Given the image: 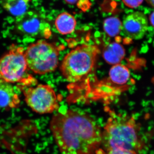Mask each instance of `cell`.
I'll return each instance as SVG.
<instances>
[{
	"label": "cell",
	"mask_w": 154,
	"mask_h": 154,
	"mask_svg": "<svg viewBox=\"0 0 154 154\" xmlns=\"http://www.w3.org/2000/svg\"><path fill=\"white\" fill-rule=\"evenodd\" d=\"M122 29V22L118 17H108L103 22V29L110 37H115L120 33Z\"/></svg>",
	"instance_id": "cell-14"
},
{
	"label": "cell",
	"mask_w": 154,
	"mask_h": 154,
	"mask_svg": "<svg viewBox=\"0 0 154 154\" xmlns=\"http://www.w3.org/2000/svg\"><path fill=\"white\" fill-rule=\"evenodd\" d=\"M149 20L151 24L152 25L153 27H154V11L150 16Z\"/></svg>",
	"instance_id": "cell-17"
},
{
	"label": "cell",
	"mask_w": 154,
	"mask_h": 154,
	"mask_svg": "<svg viewBox=\"0 0 154 154\" xmlns=\"http://www.w3.org/2000/svg\"><path fill=\"white\" fill-rule=\"evenodd\" d=\"M26 104L34 112L40 114L56 111L58 100L53 88L47 85L28 87L23 91Z\"/></svg>",
	"instance_id": "cell-6"
},
{
	"label": "cell",
	"mask_w": 154,
	"mask_h": 154,
	"mask_svg": "<svg viewBox=\"0 0 154 154\" xmlns=\"http://www.w3.org/2000/svg\"><path fill=\"white\" fill-rule=\"evenodd\" d=\"M125 54L124 48L116 42L107 45L103 49V57L105 61L113 66L120 63Z\"/></svg>",
	"instance_id": "cell-10"
},
{
	"label": "cell",
	"mask_w": 154,
	"mask_h": 154,
	"mask_svg": "<svg viewBox=\"0 0 154 154\" xmlns=\"http://www.w3.org/2000/svg\"><path fill=\"white\" fill-rule=\"evenodd\" d=\"M65 2L70 5H74L76 3L78 2L79 0H65Z\"/></svg>",
	"instance_id": "cell-18"
},
{
	"label": "cell",
	"mask_w": 154,
	"mask_h": 154,
	"mask_svg": "<svg viewBox=\"0 0 154 154\" xmlns=\"http://www.w3.org/2000/svg\"><path fill=\"white\" fill-rule=\"evenodd\" d=\"M148 28V20L143 12L137 11L127 15L122 22L125 35L134 40L142 39Z\"/></svg>",
	"instance_id": "cell-8"
},
{
	"label": "cell",
	"mask_w": 154,
	"mask_h": 154,
	"mask_svg": "<svg viewBox=\"0 0 154 154\" xmlns=\"http://www.w3.org/2000/svg\"><path fill=\"white\" fill-rule=\"evenodd\" d=\"M130 77L128 69L124 65L118 64L110 69L107 80L116 88V86H123L128 82Z\"/></svg>",
	"instance_id": "cell-11"
},
{
	"label": "cell",
	"mask_w": 154,
	"mask_h": 154,
	"mask_svg": "<svg viewBox=\"0 0 154 154\" xmlns=\"http://www.w3.org/2000/svg\"><path fill=\"white\" fill-rule=\"evenodd\" d=\"M55 25L60 33L62 35H67L74 31L76 21L71 14L64 12L59 15L56 18Z\"/></svg>",
	"instance_id": "cell-12"
},
{
	"label": "cell",
	"mask_w": 154,
	"mask_h": 154,
	"mask_svg": "<svg viewBox=\"0 0 154 154\" xmlns=\"http://www.w3.org/2000/svg\"><path fill=\"white\" fill-rule=\"evenodd\" d=\"M24 48L13 45L0 59V80L20 83L25 86L35 85L36 80L29 74Z\"/></svg>",
	"instance_id": "cell-4"
},
{
	"label": "cell",
	"mask_w": 154,
	"mask_h": 154,
	"mask_svg": "<svg viewBox=\"0 0 154 154\" xmlns=\"http://www.w3.org/2000/svg\"><path fill=\"white\" fill-rule=\"evenodd\" d=\"M15 27L17 32L23 36L47 38L51 36L49 25L33 11H28L22 16L16 17Z\"/></svg>",
	"instance_id": "cell-7"
},
{
	"label": "cell",
	"mask_w": 154,
	"mask_h": 154,
	"mask_svg": "<svg viewBox=\"0 0 154 154\" xmlns=\"http://www.w3.org/2000/svg\"><path fill=\"white\" fill-rule=\"evenodd\" d=\"M125 6L130 8H136L141 5L143 0H122Z\"/></svg>",
	"instance_id": "cell-16"
},
{
	"label": "cell",
	"mask_w": 154,
	"mask_h": 154,
	"mask_svg": "<svg viewBox=\"0 0 154 154\" xmlns=\"http://www.w3.org/2000/svg\"><path fill=\"white\" fill-rule=\"evenodd\" d=\"M100 50L96 45L84 44L71 51L60 66L62 74L71 83L79 82L93 71Z\"/></svg>",
	"instance_id": "cell-3"
},
{
	"label": "cell",
	"mask_w": 154,
	"mask_h": 154,
	"mask_svg": "<svg viewBox=\"0 0 154 154\" xmlns=\"http://www.w3.org/2000/svg\"><path fill=\"white\" fill-rule=\"evenodd\" d=\"M107 154H137V152L121 148L111 149L107 151Z\"/></svg>",
	"instance_id": "cell-15"
},
{
	"label": "cell",
	"mask_w": 154,
	"mask_h": 154,
	"mask_svg": "<svg viewBox=\"0 0 154 154\" xmlns=\"http://www.w3.org/2000/svg\"><path fill=\"white\" fill-rule=\"evenodd\" d=\"M145 1L150 5L154 8V0H145Z\"/></svg>",
	"instance_id": "cell-19"
},
{
	"label": "cell",
	"mask_w": 154,
	"mask_h": 154,
	"mask_svg": "<svg viewBox=\"0 0 154 154\" xmlns=\"http://www.w3.org/2000/svg\"><path fill=\"white\" fill-rule=\"evenodd\" d=\"M50 128L61 154H95L102 145V131L90 116L68 110L54 116Z\"/></svg>",
	"instance_id": "cell-1"
},
{
	"label": "cell",
	"mask_w": 154,
	"mask_h": 154,
	"mask_svg": "<svg viewBox=\"0 0 154 154\" xmlns=\"http://www.w3.org/2000/svg\"><path fill=\"white\" fill-rule=\"evenodd\" d=\"M109 117L102 131V145L106 152L121 148L137 152L144 146L140 127L132 116L109 110Z\"/></svg>",
	"instance_id": "cell-2"
},
{
	"label": "cell",
	"mask_w": 154,
	"mask_h": 154,
	"mask_svg": "<svg viewBox=\"0 0 154 154\" xmlns=\"http://www.w3.org/2000/svg\"><path fill=\"white\" fill-rule=\"evenodd\" d=\"M30 0H2L3 8L16 17L22 16L28 11Z\"/></svg>",
	"instance_id": "cell-13"
},
{
	"label": "cell",
	"mask_w": 154,
	"mask_h": 154,
	"mask_svg": "<svg viewBox=\"0 0 154 154\" xmlns=\"http://www.w3.org/2000/svg\"><path fill=\"white\" fill-rule=\"evenodd\" d=\"M59 48L55 44L41 39L30 44L25 50L28 68L43 75L54 71L59 63Z\"/></svg>",
	"instance_id": "cell-5"
},
{
	"label": "cell",
	"mask_w": 154,
	"mask_h": 154,
	"mask_svg": "<svg viewBox=\"0 0 154 154\" xmlns=\"http://www.w3.org/2000/svg\"><path fill=\"white\" fill-rule=\"evenodd\" d=\"M20 100L11 83L0 80V107L12 109L19 107Z\"/></svg>",
	"instance_id": "cell-9"
}]
</instances>
